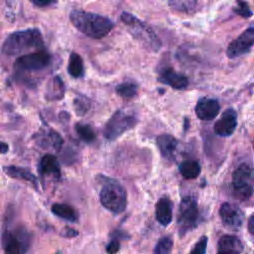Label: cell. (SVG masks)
Segmentation results:
<instances>
[{
	"label": "cell",
	"instance_id": "d590c367",
	"mask_svg": "<svg viewBox=\"0 0 254 254\" xmlns=\"http://www.w3.org/2000/svg\"><path fill=\"white\" fill-rule=\"evenodd\" d=\"M8 150H9L8 144L4 142H0V154H5L8 152Z\"/></svg>",
	"mask_w": 254,
	"mask_h": 254
},
{
	"label": "cell",
	"instance_id": "1f68e13d",
	"mask_svg": "<svg viewBox=\"0 0 254 254\" xmlns=\"http://www.w3.org/2000/svg\"><path fill=\"white\" fill-rule=\"evenodd\" d=\"M73 104H74V109H75V112L82 116L88 109L89 105H88V101L86 98H82L81 96L79 97H76L73 101Z\"/></svg>",
	"mask_w": 254,
	"mask_h": 254
},
{
	"label": "cell",
	"instance_id": "7402d4cb",
	"mask_svg": "<svg viewBox=\"0 0 254 254\" xmlns=\"http://www.w3.org/2000/svg\"><path fill=\"white\" fill-rule=\"evenodd\" d=\"M67 71L70 76L74 78L82 77L84 74V65L83 61L79 55L72 52L69 55L68 64H67Z\"/></svg>",
	"mask_w": 254,
	"mask_h": 254
},
{
	"label": "cell",
	"instance_id": "f1b7e54d",
	"mask_svg": "<svg viewBox=\"0 0 254 254\" xmlns=\"http://www.w3.org/2000/svg\"><path fill=\"white\" fill-rule=\"evenodd\" d=\"M234 11L243 18H250L253 15L248 3L244 0H236V7L234 8Z\"/></svg>",
	"mask_w": 254,
	"mask_h": 254
},
{
	"label": "cell",
	"instance_id": "ffe728a7",
	"mask_svg": "<svg viewBox=\"0 0 254 254\" xmlns=\"http://www.w3.org/2000/svg\"><path fill=\"white\" fill-rule=\"evenodd\" d=\"M51 210L56 216L69 222L75 223L78 220V214L76 210L66 203H54L51 207Z\"/></svg>",
	"mask_w": 254,
	"mask_h": 254
},
{
	"label": "cell",
	"instance_id": "83f0119b",
	"mask_svg": "<svg viewBox=\"0 0 254 254\" xmlns=\"http://www.w3.org/2000/svg\"><path fill=\"white\" fill-rule=\"evenodd\" d=\"M173 245V239L170 236H164L157 242L154 248V254H171Z\"/></svg>",
	"mask_w": 254,
	"mask_h": 254
},
{
	"label": "cell",
	"instance_id": "ac0fdd59",
	"mask_svg": "<svg viewBox=\"0 0 254 254\" xmlns=\"http://www.w3.org/2000/svg\"><path fill=\"white\" fill-rule=\"evenodd\" d=\"M40 174L44 176H51L54 178L61 177V168L59 161L56 156L52 154H47L42 157L39 165Z\"/></svg>",
	"mask_w": 254,
	"mask_h": 254
},
{
	"label": "cell",
	"instance_id": "4dcf8cb0",
	"mask_svg": "<svg viewBox=\"0 0 254 254\" xmlns=\"http://www.w3.org/2000/svg\"><path fill=\"white\" fill-rule=\"evenodd\" d=\"M120 233H121V231L117 232L116 235L113 236L112 239H110V241L106 245V252L108 254H116L119 251V249H120V240L119 239L121 238Z\"/></svg>",
	"mask_w": 254,
	"mask_h": 254
},
{
	"label": "cell",
	"instance_id": "30bf717a",
	"mask_svg": "<svg viewBox=\"0 0 254 254\" xmlns=\"http://www.w3.org/2000/svg\"><path fill=\"white\" fill-rule=\"evenodd\" d=\"M254 45V27L250 26L235 40L230 42L226 50V56L233 60L249 53Z\"/></svg>",
	"mask_w": 254,
	"mask_h": 254
},
{
	"label": "cell",
	"instance_id": "44dd1931",
	"mask_svg": "<svg viewBox=\"0 0 254 254\" xmlns=\"http://www.w3.org/2000/svg\"><path fill=\"white\" fill-rule=\"evenodd\" d=\"M180 174L188 180L195 179L201 172V167L197 161L188 160L184 161L179 165Z\"/></svg>",
	"mask_w": 254,
	"mask_h": 254
},
{
	"label": "cell",
	"instance_id": "cb8c5ba5",
	"mask_svg": "<svg viewBox=\"0 0 254 254\" xmlns=\"http://www.w3.org/2000/svg\"><path fill=\"white\" fill-rule=\"evenodd\" d=\"M64 94V86L62 79L59 76L54 77V79L50 82V86L47 92V98L50 100H59Z\"/></svg>",
	"mask_w": 254,
	"mask_h": 254
},
{
	"label": "cell",
	"instance_id": "5bb4252c",
	"mask_svg": "<svg viewBox=\"0 0 254 254\" xmlns=\"http://www.w3.org/2000/svg\"><path fill=\"white\" fill-rule=\"evenodd\" d=\"M159 80L174 89H184L189 85V79L186 75L177 72L176 70L168 67L160 72Z\"/></svg>",
	"mask_w": 254,
	"mask_h": 254
},
{
	"label": "cell",
	"instance_id": "9a60e30c",
	"mask_svg": "<svg viewBox=\"0 0 254 254\" xmlns=\"http://www.w3.org/2000/svg\"><path fill=\"white\" fill-rule=\"evenodd\" d=\"M243 244L241 240L234 235H223L220 237L217 244L216 254H241Z\"/></svg>",
	"mask_w": 254,
	"mask_h": 254
},
{
	"label": "cell",
	"instance_id": "7c38bea8",
	"mask_svg": "<svg viewBox=\"0 0 254 254\" xmlns=\"http://www.w3.org/2000/svg\"><path fill=\"white\" fill-rule=\"evenodd\" d=\"M237 127V114L234 109L227 108L213 126L214 133L219 137H229Z\"/></svg>",
	"mask_w": 254,
	"mask_h": 254
},
{
	"label": "cell",
	"instance_id": "e575fe53",
	"mask_svg": "<svg viewBox=\"0 0 254 254\" xmlns=\"http://www.w3.org/2000/svg\"><path fill=\"white\" fill-rule=\"evenodd\" d=\"M248 231L251 235L254 233V215L251 214L248 218Z\"/></svg>",
	"mask_w": 254,
	"mask_h": 254
},
{
	"label": "cell",
	"instance_id": "e0dca14e",
	"mask_svg": "<svg viewBox=\"0 0 254 254\" xmlns=\"http://www.w3.org/2000/svg\"><path fill=\"white\" fill-rule=\"evenodd\" d=\"M156 141L161 155L167 160H173L178 147L177 139L170 134H162L157 137Z\"/></svg>",
	"mask_w": 254,
	"mask_h": 254
},
{
	"label": "cell",
	"instance_id": "836d02e7",
	"mask_svg": "<svg viewBox=\"0 0 254 254\" xmlns=\"http://www.w3.org/2000/svg\"><path fill=\"white\" fill-rule=\"evenodd\" d=\"M62 235L64 237H66V238H73V237H76L78 235V231L73 229V228H70V227H65L64 232L62 233Z\"/></svg>",
	"mask_w": 254,
	"mask_h": 254
},
{
	"label": "cell",
	"instance_id": "4316f807",
	"mask_svg": "<svg viewBox=\"0 0 254 254\" xmlns=\"http://www.w3.org/2000/svg\"><path fill=\"white\" fill-rule=\"evenodd\" d=\"M74 129L78 137L85 143H92L96 139V134L94 130L91 128V126L87 124L76 123Z\"/></svg>",
	"mask_w": 254,
	"mask_h": 254
},
{
	"label": "cell",
	"instance_id": "f546056e",
	"mask_svg": "<svg viewBox=\"0 0 254 254\" xmlns=\"http://www.w3.org/2000/svg\"><path fill=\"white\" fill-rule=\"evenodd\" d=\"M207 242H208V237L205 235L201 236L193 245L190 254H205L206 248H207Z\"/></svg>",
	"mask_w": 254,
	"mask_h": 254
},
{
	"label": "cell",
	"instance_id": "ba28073f",
	"mask_svg": "<svg viewBox=\"0 0 254 254\" xmlns=\"http://www.w3.org/2000/svg\"><path fill=\"white\" fill-rule=\"evenodd\" d=\"M253 172L247 164L239 165L232 174V188L240 199H248L253 194Z\"/></svg>",
	"mask_w": 254,
	"mask_h": 254
},
{
	"label": "cell",
	"instance_id": "277c9868",
	"mask_svg": "<svg viewBox=\"0 0 254 254\" xmlns=\"http://www.w3.org/2000/svg\"><path fill=\"white\" fill-rule=\"evenodd\" d=\"M102 188L99 192L101 205L108 211L119 214L127 205V193L125 189L115 180L101 177Z\"/></svg>",
	"mask_w": 254,
	"mask_h": 254
},
{
	"label": "cell",
	"instance_id": "484cf974",
	"mask_svg": "<svg viewBox=\"0 0 254 254\" xmlns=\"http://www.w3.org/2000/svg\"><path fill=\"white\" fill-rule=\"evenodd\" d=\"M116 93L122 98L129 99L134 97L138 91V85L132 81H126L118 84L115 88Z\"/></svg>",
	"mask_w": 254,
	"mask_h": 254
},
{
	"label": "cell",
	"instance_id": "d6a6232c",
	"mask_svg": "<svg viewBox=\"0 0 254 254\" xmlns=\"http://www.w3.org/2000/svg\"><path fill=\"white\" fill-rule=\"evenodd\" d=\"M30 2L37 7L43 8V7H48L50 5L55 4L57 0H30Z\"/></svg>",
	"mask_w": 254,
	"mask_h": 254
},
{
	"label": "cell",
	"instance_id": "3957f363",
	"mask_svg": "<svg viewBox=\"0 0 254 254\" xmlns=\"http://www.w3.org/2000/svg\"><path fill=\"white\" fill-rule=\"evenodd\" d=\"M120 19L133 38L140 42L146 49L152 52H158L161 49L162 44L160 39L146 23L129 12H123L120 15Z\"/></svg>",
	"mask_w": 254,
	"mask_h": 254
},
{
	"label": "cell",
	"instance_id": "2e32d148",
	"mask_svg": "<svg viewBox=\"0 0 254 254\" xmlns=\"http://www.w3.org/2000/svg\"><path fill=\"white\" fill-rule=\"evenodd\" d=\"M155 215L157 221L162 226H168L173 219V203L169 197H161L155 208Z\"/></svg>",
	"mask_w": 254,
	"mask_h": 254
},
{
	"label": "cell",
	"instance_id": "4fadbf2b",
	"mask_svg": "<svg viewBox=\"0 0 254 254\" xmlns=\"http://www.w3.org/2000/svg\"><path fill=\"white\" fill-rule=\"evenodd\" d=\"M194 111L198 119L203 121H209L214 119L218 115L220 111V104L214 98L203 97L196 102Z\"/></svg>",
	"mask_w": 254,
	"mask_h": 254
},
{
	"label": "cell",
	"instance_id": "7a4b0ae2",
	"mask_svg": "<svg viewBox=\"0 0 254 254\" xmlns=\"http://www.w3.org/2000/svg\"><path fill=\"white\" fill-rule=\"evenodd\" d=\"M44 41L40 30L30 28L10 34L2 44V53L7 56H16L32 49L43 48Z\"/></svg>",
	"mask_w": 254,
	"mask_h": 254
},
{
	"label": "cell",
	"instance_id": "5b68a950",
	"mask_svg": "<svg viewBox=\"0 0 254 254\" xmlns=\"http://www.w3.org/2000/svg\"><path fill=\"white\" fill-rule=\"evenodd\" d=\"M32 241V236L24 225L10 227L7 223L2 232L1 242L5 254H26Z\"/></svg>",
	"mask_w": 254,
	"mask_h": 254
},
{
	"label": "cell",
	"instance_id": "d6986e66",
	"mask_svg": "<svg viewBox=\"0 0 254 254\" xmlns=\"http://www.w3.org/2000/svg\"><path fill=\"white\" fill-rule=\"evenodd\" d=\"M3 171L6 173L7 176L13 178V179H18V180H23L26 182L31 183L36 189L38 188V181L36 176L30 172L28 169L22 168V167H17V166H5L3 167Z\"/></svg>",
	"mask_w": 254,
	"mask_h": 254
},
{
	"label": "cell",
	"instance_id": "9c48e42d",
	"mask_svg": "<svg viewBox=\"0 0 254 254\" xmlns=\"http://www.w3.org/2000/svg\"><path fill=\"white\" fill-rule=\"evenodd\" d=\"M52 57L44 51L30 53L19 57L15 62V67L25 71H38L50 65Z\"/></svg>",
	"mask_w": 254,
	"mask_h": 254
},
{
	"label": "cell",
	"instance_id": "52a82bcc",
	"mask_svg": "<svg viewBox=\"0 0 254 254\" xmlns=\"http://www.w3.org/2000/svg\"><path fill=\"white\" fill-rule=\"evenodd\" d=\"M198 218L199 212L196 199L190 195L183 197L178 211L179 235L183 237L193 230L198 224Z\"/></svg>",
	"mask_w": 254,
	"mask_h": 254
},
{
	"label": "cell",
	"instance_id": "8fae6325",
	"mask_svg": "<svg viewBox=\"0 0 254 254\" xmlns=\"http://www.w3.org/2000/svg\"><path fill=\"white\" fill-rule=\"evenodd\" d=\"M219 216L224 226L231 230H238L245 219L244 213L240 207L230 202H224L221 204L219 208Z\"/></svg>",
	"mask_w": 254,
	"mask_h": 254
},
{
	"label": "cell",
	"instance_id": "6da1fadb",
	"mask_svg": "<svg viewBox=\"0 0 254 254\" xmlns=\"http://www.w3.org/2000/svg\"><path fill=\"white\" fill-rule=\"evenodd\" d=\"M69 20L77 31L92 39H101L114 28L109 18L79 9L70 12Z\"/></svg>",
	"mask_w": 254,
	"mask_h": 254
},
{
	"label": "cell",
	"instance_id": "603a6c76",
	"mask_svg": "<svg viewBox=\"0 0 254 254\" xmlns=\"http://www.w3.org/2000/svg\"><path fill=\"white\" fill-rule=\"evenodd\" d=\"M63 138L61 137V135L59 133H57L54 130H50L48 131L46 134H44L40 141L39 144L41 146H43L44 148H53L57 151H60L62 146H63Z\"/></svg>",
	"mask_w": 254,
	"mask_h": 254
},
{
	"label": "cell",
	"instance_id": "8992f818",
	"mask_svg": "<svg viewBox=\"0 0 254 254\" xmlns=\"http://www.w3.org/2000/svg\"><path fill=\"white\" fill-rule=\"evenodd\" d=\"M137 122L138 118L135 113L125 109H118L106 122L103 128V135L107 140L113 141L134 128Z\"/></svg>",
	"mask_w": 254,
	"mask_h": 254
},
{
	"label": "cell",
	"instance_id": "d4e9b609",
	"mask_svg": "<svg viewBox=\"0 0 254 254\" xmlns=\"http://www.w3.org/2000/svg\"><path fill=\"white\" fill-rule=\"evenodd\" d=\"M167 4L174 10L184 13L193 12L197 4V0H165Z\"/></svg>",
	"mask_w": 254,
	"mask_h": 254
}]
</instances>
